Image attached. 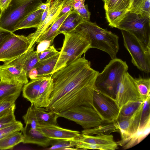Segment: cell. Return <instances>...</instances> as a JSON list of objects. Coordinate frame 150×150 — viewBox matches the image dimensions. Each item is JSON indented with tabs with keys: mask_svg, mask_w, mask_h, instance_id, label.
Masks as SVG:
<instances>
[{
	"mask_svg": "<svg viewBox=\"0 0 150 150\" xmlns=\"http://www.w3.org/2000/svg\"><path fill=\"white\" fill-rule=\"evenodd\" d=\"M53 82L51 75L42 83L39 91L35 106L46 108L50 103V97L53 90Z\"/></svg>",
	"mask_w": 150,
	"mask_h": 150,
	"instance_id": "cell-21",
	"label": "cell"
},
{
	"mask_svg": "<svg viewBox=\"0 0 150 150\" xmlns=\"http://www.w3.org/2000/svg\"><path fill=\"white\" fill-rule=\"evenodd\" d=\"M34 109L38 122L40 125H58L57 119L58 113L53 111H46L45 108L34 105Z\"/></svg>",
	"mask_w": 150,
	"mask_h": 150,
	"instance_id": "cell-23",
	"label": "cell"
},
{
	"mask_svg": "<svg viewBox=\"0 0 150 150\" xmlns=\"http://www.w3.org/2000/svg\"><path fill=\"white\" fill-rule=\"evenodd\" d=\"M59 53L53 45L44 51L38 53V55L40 61L50 58Z\"/></svg>",
	"mask_w": 150,
	"mask_h": 150,
	"instance_id": "cell-41",
	"label": "cell"
},
{
	"mask_svg": "<svg viewBox=\"0 0 150 150\" xmlns=\"http://www.w3.org/2000/svg\"><path fill=\"white\" fill-rule=\"evenodd\" d=\"M99 72L92 69L84 55L51 75L53 87L46 111L59 113L81 105L98 111L93 101Z\"/></svg>",
	"mask_w": 150,
	"mask_h": 150,
	"instance_id": "cell-1",
	"label": "cell"
},
{
	"mask_svg": "<svg viewBox=\"0 0 150 150\" xmlns=\"http://www.w3.org/2000/svg\"><path fill=\"white\" fill-rule=\"evenodd\" d=\"M126 62L116 58L111 60L96 80V88L115 98L116 89L124 76L127 72Z\"/></svg>",
	"mask_w": 150,
	"mask_h": 150,
	"instance_id": "cell-4",
	"label": "cell"
},
{
	"mask_svg": "<svg viewBox=\"0 0 150 150\" xmlns=\"http://www.w3.org/2000/svg\"><path fill=\"white\" fill-rule=\"evenodd\" d=\"M4 137H0V139L3 138Z\"/></svg>",
	"mask_w": 150,
	"mask_h": 150,
	"instance_id": "cell-53",
	"label": "cell"
},
{
	"mask_svg": "<svg viewBox=\"0 0 150 150\" xmlns=\"http://www.w3.org/2000/svg\"><path fill=\"white\" fill-rule=\"evenodd\" d=\"M145 0H130L129 11L135 13L142 6Z\"/></svg>",
	"mask_w": 150,
	"mask_h": 150,
	"instance_id": "cell-45",
	"label": "cell"
},
{
	"mask_svg": "<svg viewBox=\"0 0 150 150\" xmlns=\"http://www.w3.org/2000/svg\"><path fill=\"white\" fill-rule=\"evenodd\" d=\"M134 13L141 17H150V0H145L141 7Z\"/></svg>",
	"mask_w": 150,
	"mask_h": 150,
	"instance_id": "cell-42",
	"label": "cell"
},
{
	"mask_svg": "<svg viewBox=\"0 0 150 150\" xmlns=\"http://www.w3.org/2000/svg\"><path fill=\"white\" fill-rule=\"evenodd\" d=\"M33 45L29 35L13 33L0 48V62H4L12 60L26 52Z\"/></svg>",
	"mask_w": 150,
	"mask_h": 150,
	"instance_id": "cell-9",
	"label": "cell"
},
{
	"mask_svg": "<svg viewBox=\"0 0 150 150\" xmlns=\"http://www.w3.org/2000/svg\"><path fill=\"white\" fill-rule=\"evenodd\" d=\"M73 3V0H63L62 7L57 19L72 10Z\"/></svg>",
	"mask_w": 150,
	"mask_h": 150,
	"instance_id": "cell-43",
	"label": "cell"
},
{
	"mask_svg": "<svg viewBox=\"0 0 150 150\" xmlns=\"http://www.w3.org/2000/svg\"><path fill=\"white\" fill-rule=\"evenodd\" d=\"M75 141L67 140H58V141L53 144L49 150L62 149L68 147H75Z\"/></svg>",
	"mask_w": 150,
	"mask_h": 150,
	"instance_id": "cell-40",
	"label": "cell"
},
{
	"mask_svg": "<svg viewBox=\"0 0 150 150\" xmlns=\"http://www.w3.org/2000/svg\"><path fill=\"white\" fill-rule=\"evenodd\" d=\"M94 105L103 118L105 123L115 122L120 109L115 98L96 88L93 95Z\"/></svg>",
	"mask_w": 150,
	"mask_h": 150,
	"instance_id": "cell-10",
	"label": "cell"
},
{
	"mask_svg": "<svg viewBox=\"0 0 150 150\" xmlns=\"http://www.w3.org/2000/svg\"><path fill=\"white\" fill-rule=\"evenodd\" d=\"M108 0H105V1H104V3H105V2L108 1Z\"/></svg>",
	"mask_w": 150,
	"mask_h": 150,
	"instance_id": "cell-54",
	"label": "cell"
},
{
	"mask_svg": "<svg viewBox=\"0 0 150 150\" xmlns=\"http://www.w3.org/2000/svg\"><path fill=\"white\" fill-rule=\"evenodd\" d=\"M121 30L124 44L131 56L132 63L139 70L149 73L150 47L129 33Z\"/></svg>",
	"mask_w": 150,
	"mask_h": 150,
	"instance_id": "cell-6",
	"label": "cell"
},
{
	"mask_svg": "<svg viewBox=\"0 0 150 150\" xmlns=\"http://www.w3.org/2000/svg\"><path fill=\"white\" fill-rule=\"evenodd\" d=\"M117 28L129 33L150 47V17L128 11Z\"/></svg>",
	"mask_w": 150,
	"mask_h": 150,
	"instance_id": "cell-7",
	"label": "cell"
},
{
	"mask_svg": "<svg viewBox=\"0 0 150 150\" xmlns=\"http://www.w3.org/2000/svg\"><path fill=\"white\" fill-rule=\"evenodd\" d=\"M23 128L22 122L17 120L12 124L0 129V137H4L14 132L21 131Z\"/></svg>",
	"mask_w": 150,
	"mask_h": 150,
	"instance_id": "cell-37",
	"label": "cell"
},
{
	"mask_svg": "<svg viewBox=\"0 0 150 150\" xmlns=\"http://www.w3.org/2000/svg\"><path fill=\"white\" fill-rule=\"evenodd\" d=\"M20 94L17 93L0 100V118L7 114L15 106V101Z\"/></svg>",
	"mask_w": 150,
	"mask_h": 150,
	"instance_id": "cell-33",
	"label": "cell"
},
{
	"mask_svg": "<svg viewBox=\"0 0 150 150\" xmlns=\"http://www.w3.org/2000/svg\"><path fill=\"white\" fill-rule=\"evenodd\" d=\"M15 108V106L7 114L0 118V129L12 124L17 121L14 115Z\"/></svg>",
	"mask_w": 150,
	"mask_h": 150,
	"instance_id": "cell-39",
	"label": "cell"
},
{
	"mask_svg": "<svg viewBox=\"0 0 150 150\" xmlns=\"http://www.w3.org/2000/svg\"><path fill=\"white\" fill-rule=\"evenodd\" d=\"M12 0H0V12L5 11L8 7Z\"/></svg>",
	"mask_w": 150,
	"mask_h": 150,
	"instance_id": "cell-48",
	"label": "cell"
},
{
	"mask_svg": "<svg viewBox=\"0 0 150 150\" xmlns=\"http://www.w3.org/2000/svg\"><path fill=\"white\" fill-rule=\"evenodd\" d=\"M150 96L144 101L139 128L143 127L150 120Z\"/></svg>",
	"mask_w": 150,
	"mask_h": 150,
	"instance_id": "cell-36",
	"label": "cell"
},
{
	"mask_svg": "<svg viewBox=\"0 0 150 150\" xmlns=\"http://www.w3.org/2000/svg\"><path fill=\"white\" fill-rule=\"evenodd\" d=\"M74 141H79L100 146H108L112 150L118 148V145L114 140L112 134L96 135L94 136L83 134L76 139Z\"/></svg>",
	"mask_w": 150,
	"mask_h": 150,
	"instance_id": "cell-18",
	"label": "cell"
},
{
	"mask_svg": "<svg viewBox=\"0 0 150 150\" xmlns=\"http://www.w3.org/2000/svg\"><path fill=\"white\" fill-rule=\"evenodd\" d=\"M105 0H103V1L104 2Z\"/></svg>",
	"mask_w": 150,
	"mask_h": 150,
	"instance_id": "cell-55",
	"label": "cell"
},
{
	"mask_svg": "<svg viewBox=\"0 0 150 150\" xmlns=\"http://www.w3.org/2000/svg\"><path fill=\"white\" fill-rule=\"evenodd\" d=\"M27 76L31 80L38 78V71L36 68H34L31 69L28 72Z\"/></svg>",
	"mask_w": 150,
	"mask_h": 150,
	"instance_id": "cell-49",
	"label": "cell"
},
{
	"mask_svg": "<svg viewBox=\"0 0 150 150\" xmlns=\"http://www.w3.org/2000/svg\"><path fill=\"white\" fill-rule=\"evenodd\" d=\"M42 2V0H12L6 10L0 13V27L13 33L18 23Z\"/></svg>",
	"mask_w": 150,
	"mask_h": 150,
	"instance_id": "cell-5",
	"label": "cell"
},
{
	"mask_svg": "<svg viewBox=\"0 0 150 150\" xmlns=\"http://www.w3.org/2000/svg\"><path fill=\"white\" fill-rule=\"evenodd\" d=\"M58 113L59 117L73 121L84 129L95 127L105 123L98 112L86 106H77Z\"/></svg>",
	"mask_w": 150,
	"mask_h": 150,
	"instance_id": "cell-8",
	"label": "cell"
},
{
	"mask_svg": "<svg viewBox=\"0 0 150 150\" xmlns=\"http://www.w3.org/2000/svg\"><path fill=\"white\" fill-rule=\"evenodd\" d=\"M85 0H73L72 9L76 10L85 5Z\"/></svg>",
	"mask_w": 150,
	"mask_h": 150,
	"instance_id": "cell-50",
	"label": "cell"
},
{
	"mask_svg": "<svg viewBox=\"0 0 150 150\" xmlns=\"http://www.w3.org/2000/svg\"><path fill=\"white\" fill-rule=\"evenodd\" d=\"M13 33L0 27V48L4 42Z\"/></svg>",
	"mask_w": 150,
	"mask_h": 150,
	"instance_id": "cell-47",
	"label": "cell"
},
{
	"mask_svg": "<svg viewBox=\"0 0 150 150\" xmlns=\"http://www.w3.org/2000/svg\"><path fill=\"white\" fill-rule=\"evenodd\" d=\"M130 2V0H109L104 3V8L105 11H128Z\"/></svg>",
	"mask_w": 150,
	"mask_h": 150,
	"instance_id": "cell-34",
	"label": "cell"
},
{
	"mask_svg": "<svg viewBox=\"0 0 150 150\" xmlns=\"http://www.w3.org/2000/svg\"><path fill=\"white\" fill-rule=\"evenodd\" d=\"M63 0H53L51 2L49 13L45 19L36 30L29 35L31 38L32 44L34 45L39 37L53 24L57 20L62 9Z\"/></svg>",
	"mask_w": 150,
	"mask_h": 150,
	"instance_id": "cell-12",
	"label": "cell"
},
{
	"mask_svg": "<svg viewBox=\"0 0 150 150\" xmlns=\"http://www.w3.org/2000/svg\"><path fill=\"white\" fill-rule=\"evenodd\" d=\"M70 11L64 14L57 19L46 31L39 37L37 40L36 42L38 43L44 40H49L51 41V44H52L54 38L59 34V30L62 24L69 15Z\"/></svg>",
	"mask_w": 150,
	"mask_h": 150,
	"instance_id": "cell-25",
	"label": "cell"
},
{
	"mask_svg": "<svg viewBox=\"0 0 150 150\" xmlns=\"http://www.w3.org/2000/svg\"><path fill=\"white\" fill-rule=\"evenodd\" d=\"M44 11L36 9L26 16L18 23L14 28V32L23 29L37 28L39 25Z\"/></svg>",
	"mask_w": 150,
	"mask_h": 150,
	"instance_id": "cell-22",
	"label": "cell"
},
{
	"mask_svg": "<svg viewBox=\"0 0 150 150\" xmlns=\"http://www.w3.org/2000/svg\"><path fill=\"white\" fill-rule=\"evenodd\" d=\"M34 45L26 52L10 61L4 62L5 65H12L24 70L27 73L35 68L39 61L38 53L34 51Z\"/></svg>",
	"mask_w": 150,
	"mask_h": 150,
	"instance_id": "cell-14",
	"label": "cell"
},
{
	"mask_svg": "<svg viewBox=\"0 0 150 150\" xmlns=\"http://www.w3.org/2000/svg\"><path fill=\"white\" fill-rule=\"evenodd\" d=\"M119 132L117 123L115 122L102 124L95 127L85 129L82 131L83 134L90 135L110 134Z\"/></svg>",
	"mask_w": 150,
	"mask_h": 150,
	"instance_id": "cell-27",
	"label": "cell"
},
{
	"mask_svg": "<svg viewBox=\"0 0 150 150\" xmlns=\"http://www.w3.org/2000/svg\"><path fill=\"white\" fill-rule=\"evenodd\" d=\"M128 11L126 10L114 11H105V18L109 25L112 28H117Z\"/></svg>",
	"mask_w": 150,
	"mask_h": 150,
	"instance_id": "cell-31",
	"label": "cell"
},
{
	"mask_svg": "<svg viewBox=\"0 0 150 150\" xmlns=\"http://www.w3.org/2000/svg\"><path fill=\"white\" fill-rule=\"evenodd\" d=\"M50 7L48 8L46 10L44 11L41 16L39 26L42 24L47 16L49 12Z\"/></svg>",
	"mask_w": 150,
	"mask_h": 150,
	"instance_id": "cell-52",
	"label": "cell"
},
{
	"mask_svg": "<svg viewBox=\"0 0 150 150\" xmlns=\"http://www.w3.org/2000/svg\"><path fill=\"white\" fill-rule=\"evenodd\" d=\"M23 140L22 132L17 131L11 133L0 139V150L11 149L18 144L23 142Z\"/></svg>",
	"mask_w": 150,
	"mask_h": 150,
	"instance_id": "cell-28",
	"label": "cell"
},
{
	"mask_svg": "<svg viewBox=\"0 0 150 150\" xmlns=\"http://www.w3.org/2000/svg\"><path fill=\"white\" fill-rule=\"evenodd\" d=\"M132 78L127 72L116 89L115 99L120 109L128 102L142 101Z\"/></svg>",
	"mask_w": 150,
	"mask_h": 150,
	"instance_id": "cell-11",
	"label": "cell"
},
{
	"mask_svg": "<svg viewBox=\"0 0 150 150\" xmlns=\"http://www.w3.org/2000/svg\"><path fill=\"white\" fill-rule=\"evenodd\" d=\"M38 43L36 51L38 54L45 50L52 45L51 41L49 40H44Z\"/></svg>",
	"mask_w": 150,
	"mask_h": 150,
	"instance_id": "cell-46",
	"label": "cell"
},
{
	"mask_svg": "<svg viewBox=\"0 0 150 150\" xmlns=\"http://www.w3.org/2000/svg\"><path fill=\"white\" fill-rule=\"evenodd\" d=\"M21 131L24 137L23 143L24 144H33L47 147L50 144L52 140L46 136L40 128L33 129L29 125L26 124Z\"/></svg>",
	"mask_w": 150,
	"mask_h": 150,
	"instance_id": "cell-17",
	"label": "cell"
},
{
	"mask_svg": "<svg viewBox=\"0 0 150 150\" xmlns=\"http://www.w3.org/2000/svg\"><path fill=\"white\" fill-rule=\"evenodd\" d=\"M0 80L9 83L28 82L26 72L23 70L12 65H0Z\"/></svg>",
	"mask_w": 150,
	"mask_h": 150,
	"instance_id": "cell-16",
	"label": "cell"
},
{
	"mask_svg": "<svg viewBox=\"0 0 150 150\" xmlns=\"http://www.w3.org/2000/svg\"><path fill=\"white\" fill-rule=\"evenodd\" d=\"M143 103L144 101L131 116L116 121L120 133L121 139L129 137L138 130L139 127Z\"/></svg>",
	"mask_w": 150,
	"mask_h": 150,
	"instance_id": "cell-13",
	"label": "cell"
},
{
	"mask_svg": "<svg viewBox=\"0 0 150 150\" xmlns=\"http://www.w3.org/2000/svg\"><path fill=\"white\" fill-rule=\"evenodd\" d=\"M74 141L75 143V148L76 150L95 149L100 150H112L111 148L108 146H103L81 141Z\"/></svg>",
	"mask_w": 150,
	"mask_h": 150,
	"instance_id": "cell-38",
	"label": "cell"
},
{
	"mask_svg": "<svg viewBox=\"0 0 150 150\" xmlns=\"http://www.w3.org/2000/svg\"><path fill=\"white\" fill-rule=\"evenodd\" d=\"M23 118L25 123L26 124L29 125L32 128L34 129L40 128V125L36 117L33 104H31L26 113L23 116Z\"/></svg>",
	"mask_w": 150,
	"mask_h": 150,
	"instance_id": "cell-35",
	"label": "cell"
},
{
	"mask_svg": "<svg viewBox=\"0 0 150 150\" xmlns=\"http://www.w3.org/2000/svg\"><path fill=\"white\" fill-rule=\"evenodd\" d=\"M49 76L38 78L24 84L22 90L23 96L31 104L34 105L37 102L42 83Z\"/></svg>",
	"mask_w": 150,
	"mask_h": 150,
	"instance_id": "cell-20",
	"label": "cell"
},
{
	"mask_svg": "<svg viewBox=\"0 0 150 150\" xmlns=\"http://www.w3.org/2000/svg\"><path fill=\"white\" fill-rule=\"evenodd\" d=\"M62 34L64 36L63 46L52 74L81 57L91 48L89 38L82 31L75 29Z\"/></svg>",
	"mask_w": 150,
	"mask_h": 150,
	"instance_id": "cell-2",
	"label": "cell"
},
{
	"mask_svg": "<svg viewBox=\"0 0 150 150\" xmlns=\"http://www.w3.org/2000/svg\"><path fill=\"white\" fill-rule=\"evenodd\" d=\"M83 20L78 13L72 9L62 24L59 30V34L71 31Z\"/></svg>",
	"mask_w": 150,
	"mask_h": 150,
	"instance_id": "cell-24",
	"label": "cell"
},
{
	"mask_svg": "<svg viewBox=\"0 0 150 150\" xmlns=\"http://www.w3.org/2000/svg\"><path fill=\"white\" fill-rule=\"evenodd\" d=\"M24 85L21 83H9L0 80V100L21 93Z\"/></svg>",
	"mask_w": 150,
	"mask_h": 150,
	"instance_id": "cell-29",
	"label": "cell"
},
{
	"mask_svg": "<svg viewBox=\"0 0 150 150\" xmlns=\"http://www.w3.org/2000/svg\"><path fill=\"white\" fill-rule=\"evenodd\" d=\"M143 101H134L128 102L121 108L118 119L120 120L132 115L138 110Z\"/></svg>",
	"mask_w": 150,
	"mask_h": 150,
	"instance_id": "cell-32",
	"label": "cell"
},
{
	"mask_svg": "<svg viewBox=\"0 0 150 150\" xmlns=\"http://www.w3.org/2000/svg\"><path fill=\"white\" fill-rule=\"evenodd\" d=\"M150 132V120L143 127L139 128L137 131L129 137L124 139H121L117 142L125 149H127L137 145L144 140Z\"/></svg>",
	"mask_w": 150,
	"mask_h": 150,
	"instance_id": "cell-19",
	"label": "cell"
},
{
	"mask_svg": "<svg viewBox=\"0 0 150 150\" xmlns=\"http://www.w3.org/2000/svg\"></svg>",
	"mask_w": 150,
	"mask_h": 150,
	"instance_id": "cell-56",
	"label": "cell"
},
{
	"mask_svg": "<svg viewBox=\"0 0 150 150\" xmlns=\"http://www.w3.org/2000/svg\"><path fill=\"white\" fill-rule=\"evenodd\" d=\"M132 78L141 100L144 101L150 96V78L141 76L138 78L132 77Z\"/></svg>",
	"mask_w": 150,
	"mask_h": 150,
	"instance_id": "cell-30",
	"label": "cell"
},
{
	"mask_svg": "<svg viewBox=\"0 0 150 150\" xmlns=\"http://www.w3.org/2000/svg\"><path fill=\"white\" fill-rule=\"evenodd\" d=\"M75 28L82 31L88 37L91 48L97 49L105 52L111 59L117 58L119 49V37L117 35L90 21L83 20Z\"/></svg>",
	"mask_w": 150,
	"mask_h": 150,
	"instance_id": "cell-3",
	"label": "cell"
},
{
	"mask_svg": "<svg viewBox=\"0 0 150 150\" xmlns=\"http://www.w3.org/2000/svg\"></svg>",
	"mask_w": 150,
	"mask_h": 150,
	"instance_id": "cell-57",
	"label": "cell"
},
{
	"mask_svg": "<svg viewBox=\"0 0 150 150\" xmlns=\"http://www.w3.org/2000/svg\"><path fill=\"white\" fill-rule=\"evenodd\" d=\"M53 0H47L46 2H41L38 6L37 9L45 11L50 6L51 3Z\"/></svg>",
	"mask_w": 150,
	"mask_h": 150,
	"instance_id": "cell-51",
	"label": "cell"
},
{
	"mask_svg": "<svg viewBox=\"0 0 150 150\" xmlns=\"http://www.w3.org/2000/svg\"><path fill=\"white\" fill-rule=\"evenodd\" d=\"M59 54L38 62L35 67L38 71V78L48 76L52 74Z\"/></svg>",
	"mask_w": 150,
	"mask_h": 150,
	"instance_id": "cell-26",
	"label": "cell"
},
{
	"mask_svg": "<svg viewBox=\"0 0 150 150\" xmlns=\"http://www.w3.org/2000/svg\"><path fill=\"white\" fill-rule=\"evenodd\" d=\"M40 129L47 137L52 139L74 141L81 133L78 131L61 127L56 125H40Z\"/></svg>",
	"mask_w": 150,
	"mask_h": 150,
	"instance_id": "cell-15",
	"label": "cell"
},
{
	"mask_svg": "<svg viewBox=\"0 0 150 150\" xmlns=\"http://www.w3.org/2000/svg\"><path fill=\"white\" fill-rule=\"evenodd\" d=\"M74 10L78 13L84 20L90 21L91 14L88 9L87 4L84 5Z\"/></svg>",
	"mask_w": 150,
	"mask_h": 150,
	"instance_id": "cell-44",
	"label": "cell"
}]
</instances>
